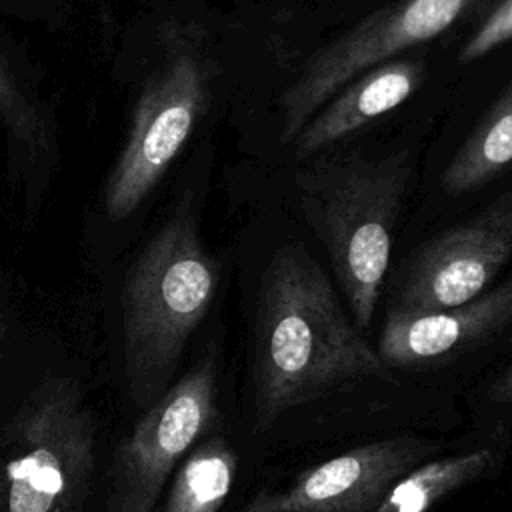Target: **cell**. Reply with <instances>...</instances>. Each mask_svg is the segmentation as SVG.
Returning a JSON list of instances; mask_svg holds the SVG:
<instances>
[{"label":"cell","mask_w":512,"mask_h":512,"mask_svg":"<svg viewBox=\"0 0 512 512\" xmlns=\"http://www.w3.org/2000/svg\"><path fill=\"white\" fill-rule=\"evenodd\" d=\"M216 288L218 262L184 204L140 252L122 288L126 376L138 404L168 382Z\"/></svg>","instance_id":"3"},{"label":"cell","mask_w":512,"mask_h":512,"mask_svg":"<svg viewBox=\"0 0 512 512\" xmlns=\"http://www.w3.org/2000/svg\"><path fill=\"white\" fill-rule=\"evenodd\" d=\"M0 120L8 132L36 148L44 144V124L36 106L24 96L8 68L0 62Z\"/></svg>","instance_id":"15"},{"label":"cell","mask_w":512,"mask_h":512,"mask_svg":"<svg viewBox=\"0 0 512 512\" xmlns=\"http://www.w3.org/2000/svg\"><path fill=\"white\" fill-rule=\"evenodd\" d=\"M208 64L198 48L174 46L142 90L126 146L106 182L110 220L128 218L182 150L208 102Z\"/></svg>","instance_id":"6"},{"label":"cell","mask_w":512,"mask_h":512,"mask_svg":"<svg viewBox=\"0 0 512 512\" xmlns=\"http://www.w3.org/2000/svg\"><path fill=\"white\" fill-rule=\"evenodd\" d=\"M424 78L426 64L420 58H394L362 72L300 128L292 140L294 156L312 158L392 112L422 86Z\"/></svg>","instance_id":"11"},{"label":"cell","mask_w":512,"mask_h":512,"mask_svg":"<svg viewBox=\"0 0 512 512\" xmlns=\"http://www.w3.org/2000/svg\"><path fill=\"white\" fill-rule=\"evenodd\" d=\"M486 0H398L362 18L318 50L282 92L280 142L290 144L300 128L338 90L362 72L444 34Z\"/></svg>","instance_id":"5"},{"label":"cell","mask_w":512,"mask_h":512,"mask_svg":"<svg viewBox=\"0 0 512 512\" xmlns=\"http://www.w3.org/2000/svg\"><path fill=\"white\" fill-rule=\"evenodd\" d=\"M512 322V276L478 298L426 314H386L378 354L388 368H414L498 334Z\"/></svg>","instance_id":"10"},{"label":"cell","mask_w":512,"mask_h":512,"mask_svg":"<svg viewBox=\"0 0 512 512\" xmlns=\"http://www.w3.org/2000/svg\"><path fill=\"white\" fill-rule=\"evenodd\" d=\"M432 448L394 438L356 446L324 460L280 490L256 494L240 512H372L392 484Z\"/></svg>","instance_id":"9"},{"label":"cell","mask_w":512,"mask_h":512,"mask_svg":"<svg viewBox=\"0 0 512 512\" xmlns=\"http://www.w3.org/2000/svg\"><path fill=\"white\" fill-rule=\"evenodd\" d=\"M96 420L80 386L42 380L0 430V512H86Z\"/></svg>","instance_id":"4"},{"label":"cell","mask_w":512,"mask_h":512,"mask_svg":"<svg viewBox=\"0 0 512 512\" xmlns=\"http://www.w3.org/2000/svg\"><path fill=\"white\" fill-rule=\"evenodd\" d=\"M236 468V452L224 438L202 442L178 468L162 512H218L234 486Z\"/></svg>","instance_id":"14"},{"label":"cell","mask_w":512,"mask_h":512,"mask_svg":"<svg viewBox=\"0 0 512 512\" xmlns=\"http://www.w3.org/2000/svg\"><path fill=\"white\" fill-rule=\"evenodd\" d=\"M512 258V194L424 244L410 262L390 312L426 314L484 294Z\"/></svg>","instance_id":"8"},{"label":"cell","mask_w":512,"mask_h":512,"mask_svg":"<svg viewBox=\"0 0 512 512\" xmlns=\"http://www.w3.org/2000/svg\"><path fill=\"white\" fill-rule=\"evenodd\" d=\"M414 170L408 150L322 156L298 178L304 220L324 246L354 324L370 328Z\"/></svg>","instance_id":"2"},{"label":"cell","mask_w":512,"mask_h":512,"mask_svg":"<svg viewBox=\"0 0 512 512\" xmlns=\"http://www.w3.org/2000/svg\"><path fill=\"white\" fill-rule=\"evenodd\" d=\"M494 396L500 402H512V366L506 370V374L496 382Z\"/></svg>","instance_id":"17"},{"label":"cell","mask_w":512,"mask_h":512,"mask_svg":"<svg viewBox=\"0 0 512 512\" xmlns=\"http://www.w3.org/2000/svg\"><path fill=\"white\" fill-rule=\"evenodd\" d=\"M216 370L202 360L168 388L118 444L104 512H152L160 492L194 442L216 420Z\"/></svg>","instance_id":"7"},{"label":"cell","mask_w":512,"mask_h":512,"mask_svg":"<svg viewBox=\"0 0 512 512\" xmlns=\"http://www.w3.org/2000/svg\"><path fill=\"white\" fill-rule=\"evenodd\" d=\"M512 164V82L470 132L442 172L448 194L484 188Z\"/></svg>","instance_id":"12"},{"label":"cell","mask_w":512,"mask_h":512,"mask_svg":"<svg viewBox=\"0 0 512 512\" xmlns=\"http://www.w3.org/2000/svg\"><path fill=\"white\" fill-rule=\"evenodd\" d=\"M254 376L260 428L328 392L390 376L304 244L276 248L262 272Z\"/></svg>","instance_id":"1"},{"label":"cell","mask_w":512,"mask_h":512,"mask_svg":"<svg viewBox=\"0 0 512 512\" xmlns=\"http://www.w3.org/2000/svg\"><path fill=\"white\" fill-rule=\"evenodd\" d=\"M494 464L488 448L414 466L400 476L372 512H426L454 490L474 482Z\"/></svg>","instance_id":"13"},{"label":"cell","mask_w":512,"mask_h":512,"mask_svg":"<svg viewBox=\"0 0 512 512\" xmlns=\"http://www.w3.org/2000/svg\"><path fill=\"white\" fill-rule=\"evenodd\" d=\"M512 40V0H502L470 34L458 52V64L476 62Z\"/></svg>","instance_id":"16"}]
</instances>
